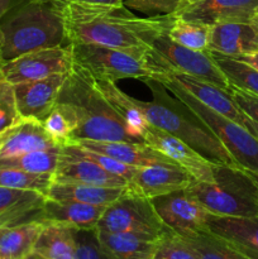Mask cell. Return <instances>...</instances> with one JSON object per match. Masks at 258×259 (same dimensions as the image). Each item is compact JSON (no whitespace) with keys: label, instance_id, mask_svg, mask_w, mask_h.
Returning a JSON list of instances; mask_svg holds the SVG:
<instances>
[{"label":"cell","instance_id":"cell-7","mask_svg":"<svg viewBox=\"0 0 258 259\" xmlns=\"http://www.w3.org/2000/svg\"><path fill=\"white\" fill-rule=\"evenodd\" d=\"M71 47L73 63L88 71L95 80H152L153 73L146 55L93 43H71Z\"/></svg>","mask_w":258,"mask_h":259},{"label":"cell","instance_id":"cell-18","mask_svg":"<svg viewBox=\"0 0 258 259\" xmlns=\"http://www.w3.org/2000/svg\"><path fill=\"white\" fill-rule=\"evenodd\" d=\"M205 229L249 259H258V217L235 218L207 214Z\"/></svg>","mask_w":258,"mask_h":259},{"label":"cell","instance_id":"cell-39","mask_svg":"<svg viewBox=\"0 0 258 259\" xmlns=\"http://www.w3.org/2000/svg\"><path fill=\"white\" fill-rule=\"evenodd\" d=\"M75 259H111L101 248L96 229H76Z\"/></svg>","mask_w":258,"mask_h":259},{"label":"cell","instance_id":"cell-30","mask_svg":"<svg viewBox=\"0 0 258 259\" xmlns=\"http://www.w3.org/2000/svg\"><path fill=\"white\" fill-rule=\"evenodd\" d=\"M61 147H51L47 149H39L22 156L0 158V167L17 168L32 174H55L60 159Z\"/></svg>","mask_w":258,"mask_h":259},{"label":"cell","instance_id":"cell-44","mask_svg":"<svg viewBox=\"0 0 258 259\" xmlns=\"http://www.w3.org/2000/svg\"><path fill=\"white\" fill-rule=\"evenodd\" d=\"M243 125H244L245 128H247L248 131L253 134V136L257 137L258 138V123H255V121H253L252 119H249L248 116H245L244 121H243Z\"/></svg>","mask_w":258,"mask_h":259},{"label":"cell","instance_id":"cell-6","mask_svg":"<svg viewBox=\"0 0 258 259\" xmlns=\"http://www.w3.org/2000/svg\"><path fill=\"white\" fill-rule=\"evenodd\" d=\"M163 85L167 91L189 109L224 146L237 166L245 171L258 174V138L244 125L211 110L190 95L186 90L172 81L159 78L154 80Z\"/></svg>","mask_w":258,"mask_h":259},{"label":"cell","instance_id":"cell-51","mask_svg":"<svg viewBox=\"0 0 258 259\" xmlns=\"http://www.w3.org/2000/svg\"><path fill=\"white\" fill-rule=\"evenodd\" d=\"M248 174L250 175V177H252V179L255 181V184L258 185V174H254V172H249V171H248Z\"/></svg>","mask_w":258,"mask_h":259},{"label":"cell","instance_id":"cell-45","mask_svg":"<svg viewBox=\"0 0 258 259\" xmlns=\"http://www.w3.org/2000/svg\"><path fill=\"white\" fill-rule=\"evenodd\" d=\"M10 2H12V0H0V20H2V18L4 17V15L7 14L8 10H9Z\"/></svg>","mask_w":258,"mask_h":259},{"label":"cell","instance_id":"cell-2","mask_svg":"<svg viewBox=\"0 0 258 259\" xmlns=\"http://www.w3.org/2000/svg\"><path fill=\"white\" fill-rule=\"evenodd\" d=\"M57 101L70 105L77 116L78 125L72 136V143L81 139L143 142L131 133L120 115L98 89L95 78L75 63L61 89Z\"/></svg>","mask_w":258,"mask_h":259},{"label":"cell","instance_id":"cell-26","mask_svg":"<svg viewBox=\"0 0 258 259\" xmlns=\"http://www.w3.org/2000/svg\"><path fill=\"white\" fill-rule=\"evenodd\" d=\"M76 229L57 223H43L33 252L48 259H75Z\"/></svg>","mask_w":258,"mask_h":259},{"label":"cell","instance_id":"cell-11","mask_svg":"<svg viewBox=\"0 0 258 259\" xmlns=\"http://www.w3.org/2000/svg\"><path fill=\"white\" fill-rule=\"evenodd\" d=\"M151 202L164 227L177 234L205 229L209 212L186 189L153 197Z\"/></svg>","mask_w":258,"mask_h":259},{"label":"cell","instance_id":"cell-43","mask_svg":"<svg viewBox=\"0 0 258 259\" xmlns=\"http://www.w3.org/2000/svg\"><path fill=\"white\" fill-rule=\"evenodd\" d=\"M233 58H237V60L242 61V62L247 63V65L252 66V67H254L255 70H258V52L248 53V55H242Z\"/></svg>","mask_w":258,"mask_h":259},{"label":"cell","instance_id":"cell-17","mask_svg":"<svg viewBox=\"0 0 258 259\" xmlns=\"http://www.w3.org/2000/svg\"><path fill=\"white\" fill-rule=\"evenodd\" d=\"M194 181V177L179 164L157 163L139 167L133 179L128 182V187L151 200L177 190L187 189Z\"/></svg>","mask_w":258,"mask_h":259},{"label":"cell","instance_id":"cell-32","mask_svg":"<svg viewBox=\"0 0 258 259\" xmlns=\"http://www.w3.org/2000/svg\"><path fill=\"white\" fill-rule=\"evenodd\" d=\"M211 25L185 20L175 15L167 35L180 46L194 51H207Z\"/></svg>","mask_w":258,"mask_h":259},{"label":"cell","instance_id":"cell-1","mask_svg":"<svg viewBox=\"0 0 258 259\" xmlns=\"http://www.w3.org/2000/svg\"><path fill=\"white\" fill-rule=\"evenodd\" d=\"M175 14L141 18L124 5L65 4L66 34L71 43H93L147 55L158 35L168 32Z\"/></svg>","mask_w":258,"mask_h":259},{"label":"cell","instance_id":"cell-41","mask_svg":"<svg viewBox=\"0 0 258 259\" xmlns=\"http://www.w3.org/2000/svg\"><path fill=\"white\" fill-rule=\"evenodd\" d=\"M42 207L43 206H23L19 209L12 210L9 212H5V214L0 215V228L29 222V220H38L39 222Z\"/></svg>","mask_w":258,"mask_h":259},{"label":"cell","instance_id":"cell-31","mask_svg":"<svg viewBox=\"0 0 258 259\" xmlns=\"http://www.w3.org/2000/svg\"><path fill=\"white\" fill-rule=\"evenodd\" d=\"M42 124L53 142L57 146L63 147L72 143V136L77 128L78 121L70 105L57 101Z\"/></svg>","mask_w":258,"mask_h":259},{"label":"cell","instance_id":"cell-36","mask_svg":"<svg viewBox=\"0 0 258 259\" xmlns=\"http://www.w3.org/2000/svg\"><path fill=\"white\" fill-rule=\"evenodd\" d=\"M70 147L72 148L73 152H76V153L80 154V156L85 157V158L90 159V161L95 162L96 164H99L101 168L108 171L109 174L121 177V179L126 180L128 182L133 179L137 169L139 168V167H133V166H129V164L123 163V162L111 158V157L109 156H105V154H101V153H98V152H94V151H90V149L83 148V147H81L80 144L77 143H71Z\"/></svg>","mask_w":258,"mask_h":259},{"label":"cell","instance_id":"cell-38","mask_svg":"<svg viewBox=\"0 0 258 259\" xmlns=\"http://www.w3.org/2000/svg\"><path fill=\"white\" fill-rule=\"evenodd\" d=\"M123 5L138 10L148 17L176 14L182 7L184 0H121Z\"/></svg>","mask_w":258,"mask_h":259},{"label":"cell","instance_id":"cell-28","mask_svg":"<svg viewBox=\"0 0 258 259\" xmlns=\"http://www.w3.org/2000/svg\"><path fill=\"white\" fill-rule=\"evenodd\" d=\"M179 235L191 248L197 259H249L224 239L206 229Z\"/></svg>","mask_w":258,"mask_h":259},{"label":"cell","instance_id":"cell-48","mask_svg":"<svg viewBox=\"0 0 258 259\" xmlns=\"http://www.w3.org/2000/svg\"><path fill=\"white\" fill-rule=\"evenodd\" d=\"M250 23H252V25L255 28V30H257V32H258V14L255 15L254 18H253L252 22H250Z\"/></svg>","mask_w":258,"mask_h":259},{"label":"cell","instance_id":"cell-46","mask_svg":"<svg viewBox=\"0 0 258 259\" xmlns=\"http://www.w3.org/2000/svg\"><path fill=\"white\" fill-rule=\"evenodd\" d=\"M24 259H48V258L43 257V255L38 254V253H35V252H32L30 254H28Z\"/></svg>","mask_w":258,"mask_h":259},{"label":"cell","instance_id":"cell-21","mask_svg":"<svg viewBox=\"0 0 258 259\" xmlns=\"http://www.w3.org/2000/svg\"><path fill=\"white\" fill-rule=\"evenodd\" d=\"M81 147L98 153L105 154L114 159L133 167H147L157 163H175L146 142H96L81 139L76 142Z\"/></svg>","mask_w":258,"mask_h":259},{"label":"cell","instance_id":"cell-37","mask_svg":"<svg viewBox=\"0 0 258 259\" xmlns=\"http://www.w3.org/2000/svg\"><path fill=\"white\" fill-rule=\"evenodd\" d=\"M22 120L15 101L14 85L0 77V134L17 126Z\"/></svg>","mask_w":258,"mask_h":259},{"label":"cell","instance_id":"cell-52","mask_svg":"<svg viewBox=\"0 0 258 259\" xmlns=\"http://www.w3.org/2000/svg\"><path fill=\"white\" fill-rule=\"evenodd\" d=\"M200 2V0H184V7L187 4H194V3Z\"/></svg>","mask_w":258,"mask_h":259},{"label":"cell","instance_id":"cell-34","mask_svg":"<svg viewBox=\"0 0 258 259\" xmlns=\"http://www.w3.org/2000/svg\"><path fill=\"white\" fill-rule=\"evenodd\" d=\"M152 259H197L191 248L185 243V240L176 234L175 232L169 230L168 228L166 232L159 237L157 242L156 250H154L153 258Z\"/></svg>","mask_w":258,"mask_h":259},{"label":"cell","instance_id":"cell-14","mask_svg":"<svg viewBox=\"0 0 258 259\" xmlns=\"http://www.w3.org/2000/svg\"><path fill=\"white\" fill-rule=\"evenodd\" d=\"M258 14V0H200L176 13L185 20L214 25L218 23H250Z\"/></svg>","mask_w":258,"mask_h":259},{"label":"cell","instance_id":"cell-19","mask_svg":"<svg viewBox=\"0 0 258 259\" xmlns=\"http://www.w3.org/2000/svg\"><path fill=\"white\" fill-rule=\"evenodd\" d=\"M207 51L229 57L258 52V32L252 23H218L210 29Z\"/></svg>","mask_w":258,"mask_h":259},{"label":"cell","instance_id":"cell-29","mask_svg":"<svg viewBox=\"0 0 258 259\" xmlns=\"http://www.w3.org/2000/svg\"><path fill=\"white\" fill-rule=\"evenodd\" d=\"M209 53L212 61L224 73L230 86H235L258 96V70L237 58L212 51H209Z\"/></svg>","mask_w":258,"mask_h":259},{"label":"cell","instance_id":"cell-3","mask_svg":"<svg viewBox=\"0 0 258 259\" xmlns=\"http://www.w3.org/2000/svg\"><path fill=\"white\" fill-rule=\"evenodd\" d=\"M147 82L152 89L153 101L134 99V103L151 125L189 144L211 163L237 166L219 139L176 98H169L163 85L154 80H147Z\"/></svg>","mask_w":258,"mask_h":259},{"label":"cell","instance_id":"cell-4","mask_svg":"<svg viewBox=\"0 0 258 259\" xmlns=\"http://www.w3.org/2000/svg\"><path fill=\"white\" fill-rule=\"evenodd\" d=\"M66 2H29L2 27L4 34L0 58L10 61L32 51L66 46Z\"/></svg>","mask_w":258,"mask_h":259},{"label":"cell","instance_id":"cell-20","mask_svg":"<svg viewBox=\"0 0 258 259\" xmlns=\"http://www.w3.org/2000/svg\"><path fill=\"white\" fill-rule=\"evenodd\" d=\"M106 206L76 201H60L46 197L39 222L57 223L75 229H96Z\"/></svg>","mask_w":258,"mask_h":259},{"label":"cell","instance_id":"cell-35","mask_svg":"<svg viewBox=\"0 0 258 259\" xmlns=\"http://www.w3.org/2000/svg\"><path fill=\"white\" fill-rule=\"evenodd\" d=\"M46 196L37 191L0 186V215L23 206H43Z\"/></svg>","mask_w":258,"mask_h":259},{"label":"cell","instance_id":"cell-50","mask_svg":"<svg viewBox=\"0 0 258 259\" xmlns=\"http://www.w3.org/2000/svg\"><path fill=\"white\" fill-rule=\"evenodd\" d=\"M29 2H35V3H47V2H66V0H29Z\"/></svg>","mask_w":258,"mask_h":259},{"label":"cell","instance_id":"cell-15","mask_svg":"<svg viewBox=\"0 0 258 259\" xmlns=\"http://www.w3.org/2000/svg\"><path fill=\"white\" fill-rule=\"evenodd\" d=\"M159 78H164V80L177 83L205 106L243 125L245 115L238 108L230 91L223 90L219 86L214 85L209 81L201 80V78L187 75V73L176 72V71L156 73L152 80H159Z\"/></svg>","mask_w":258,"mask_h":259},{"label":"cell","instance_id":"cell-8","mask_svg":"<svg viewBox=\"0 0 258 259\" xmlns=\"http://www.w3.org/2000/svg\"><path fill=\"white\" fill-rule=\"evenodd\" d=\"M146 60L153 76L167 71H176L209 81L223 90H230V83L212 61L209 51H194L180 46L167 33L158 35L153 40Z\"/></svg>","mask_w":258,"mask_h":259},{"label":"cell","instance_id":"cell-42","mask_svg":"<svg viewBox=\"0 0 258 259\" xmlns=\"http://www.w3.org/2000/svg\"><path fill=\"white\" fill-rule=\"evenodd\" d=\"M66 2L90 5H123L121 0H66Z\"/></svg>","mask_w":258,"mask_h":259},{"label":"cell","instance_id":"cell-22","mask_svg":"<svg viewBox=\"0 0 258 259\" xmlns=\"http://www.w3.org/2000/svg\"><path fill=\"white\" fill-rule=\"evenodd\" d=\"M56 146L57 144L46 132L42 121L23 119L9 132L5 138L0 149V158L22 156L29 152L47 149Z\"/></svg>","mask_w":258,"mask_h":259},{"label":"cell","instance_id":"cell-24","mask_svg":"<svg viewBox=\"0 0 258 259\" xmlns=\"http://www.w3.org/2000/svg\"><path fill=\"white\" fill-rule=\"evenodd\" d=\"M125 189L91 186V185L73 184V182H53L46 197L60 200V201H76L109 206L124 194Z\"/></svg>","mask_w":258,"mask_h":259},{"label":"cell","instance_id":"cell-25","mask_svg":"<svg viewBox=\"0 0 258 259\" xmlns=\"http://www.w3.org/2000/svg\"><path fill=\"white\" fill-rule=\"evenodd\" d=\"M42 229L38 220L0 228V259H24L34 249Z\"/></svg>","mask_w":258,"mask_h":259},{"label":"cell","instance_id":"cell-16","mask_svg":"<svg viewBox=\"0 0 258 259\" xmlns=\"http://www.w3.org/2000/svg\"><path fill=\"white\" fill-rule=\"evenodd\" d=\"M53 182H73L101 187H128V181L109 174L99 164L72 151L70 144L61 147L57 168L53 174Z\"/></svg>","mask_w":258,"mask_h":259},{"label":"cell","instance_id":"cell-49","mask_svg":"<svg viewBox=\"0 0 258 259\" xmlns=\"http://www.w3.org/2000/svg\"><path fill=\"white\" fill-rule=\"evenodd\" d=\"M3 43H4V34H3V30H2V27H0V52H2V47H3Z\"/></svg>","mask_w":258,"mask_h":259},{"label":"cell","instance_id":"cell-47","mask_svg":"<svg viewBox=\"0 0 258 259\" xmlns=\"http://www.w3.org/2000/svg\"><path fill=\"white\" fill-rule=\"evenodd\" d=\"M12 129H13V128H12ZM12 129H9V131H8V132H5V133L0 134V149H2V146H3V143H4L5 138H7V137H8V134H9V132L12 131Z\"/></svg>","mask_w":258,"mask_h":259},{"label":"cell","instance_id":"cell-13","mask_svg":"<svg viewBox=\"0 0 258 259\" xmlns=\"http://www.w3.org/2000/svg\"><path fill=\"white\" fill-rule=\"evenodd\" d=\"M68 73H56L37 81L14 85L15 101L22 119L43 121L55 105Z\"/></svg>","mask_w":258,"mask_h":259},{"label":"cell","instance_id":"cell-33","mask_svg":"<svg viewBox=\"0 0 258 259\" xmlns=\"http://www.w3.org/2000/svg\"><path fill=\"white\" fill-rule=\"evenodd\" d=\"M52 184L53 174H32L22 169L0 167V186L25 191H37L47 196Z\"/></svg>","mask_w":258,"mask_h":259},{"label":"cell","instance_id":"cell-40","mask_svg":"<svg viewBox=\"0 0 258 259\" xmlns=\"http://www.w3.org/2000/svg\"><path fill=\"white\" fill-rule=\"evenodd\" d=\"M229 91L242 113L253 121L258 123V96L235 86H230Z\"/></svg>","mask_w":258,"mask_h":259},{"label":"cell","instance_id":"cell-10","mask_svg":"<svg viewBox=\"0 0 258 259\" xmlns=\"http://www.w3.org/2000/svg\"><path fill=\"white\" fill-rule=\"evenodd\" d=\"M73 67L71 45L32 51L14 60L5 61L0 67V77L12 85L42 80L56 73H70Z\"/></svg>","mask_w":258,"mask_h":259},{"label":"cell","instance_id":"cell-9","mask_svg":"<svg viewBox=\"0 0 258 259\" xmlns=\"http://www.w3.org/2000/svg\"><path fill=\"white\" fill-rule=\"evenodd\" d=\"M96 229L159 239L167 228L153 209L151 200L126 187L116 201L106 206Z\"/></svg>","mask_w":258,"mask_h":259},{"label":"cell","instance_id":"cell-53","mask_svg":"<svg viewBox=\"0 0 258 259\" xmlns=\"http://www.w3.org/2000/svg\"><path fill=\"white\" fill-rule=\"evenodd\" d=\"M3 62H4V61L2 60V58H0V67H2V65H3Z\"/></svg>","mask_w":258,"mask_h":259},{"label":"cell","instance_id":"cell-27","mask_svg":"<svg viewBox=\"0 0 258 259\" xmlns=\"http://www.w3.org/2000/svg\"><path fill=\"white\" fill-rule=\"evenodd\" d=\"M95 83L104 95V98L109 101V104L120 115V118L126 124L131 133L134 137L143 141L144 131L149 125V123L147 121L146 116L142 113L141 109L134 103V98L129 96L128 94L123 93L116 86V82L105 80H95Z\"/></svg>","mask_w":258,"mask_h":259},{"label":"cell","instance_id":"cell-5","mask_svg":"<svg viewBox=\"0 0 258 259\" xmlns=\"http://www.w3.org/2000/svg\"><path fill=\"white\" fill-rule=\"evenodd\" d=\"M186 190L209 214L258 217V185L238 166L215 164L212 181H194Z\"/></svg>","mask_w":258,"mask_h":259},{"label":"cell","instance_id":"cell-12","mask_svg":"<svg viewBox=\"0 0 258 259\" xmlns=\"http://www.w3.org/2000/svg\"><path fill=\"white\" fill-rule=\"evenodd\" d=\"M143 141L171 161L186 169L195 181H212L215 164L192 149L189 144L172 134L149 124L144 131Z\"/></svg>","mask_w":258,"mask_h":259},{"label":"cell","instance_id":"cell-23","mask_svg":"<svg viewBox=\"0 0 258 259\" xmlns=\"http://www.w3.org/2000/svg\"><path fill=\"white\" fill-rule=\"evenodd\" d=\"M98 239L104 252L111 259H152L158 239L98 230Z\"/></svg>","mask_w":258,"mask_h":259}]
</instances>
